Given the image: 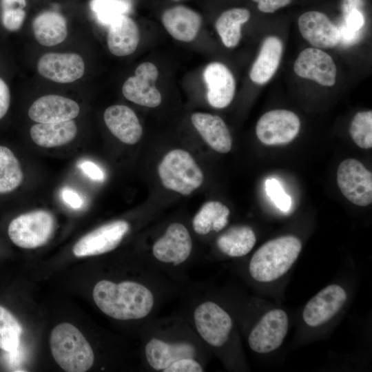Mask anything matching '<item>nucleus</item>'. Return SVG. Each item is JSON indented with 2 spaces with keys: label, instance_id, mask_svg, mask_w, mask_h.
Segmentation results:
<instances>
[{
  "label": "nucleus",
  "instance_id": "nucleus-1",
  "mask_svg": "<svg viewBox=\"0 0 372 372\" xmlns=\"http://www.w3.org/2000/svg\"><path fill=\"white\" fill-rule=\"evenodd\" d=\"M92 296L102 312L121 320L143 318L149 314L154 304L151 290L134 281L115 283L101 280L94 286Z\"/></svg>",
  "mask_w": 372,
  "mask_h": 372
},
{
  "label": "nucleus",
  "instance_id": "nucleus-2",
  "mask_svg": "<svg viewBox=\"0 0 372 372\" xmlns=\"http://www.w3.org/2000/svg\"><path fill=\"white\" fill-rule=\"evenodd\" d=\"M301 249L302 242L294 236L269 240L252 256L249 265V273L260 282L276 280L290 269Z\"/></svg>",
  "mask_w": 372,
  "mask_h": 372
},
{
  "label": "nucleus",
  "instance_id": "nucleus-3",
  "mask_svg": "<svg viewBox=\"0 0 372 372\" xmlns=\"http://www.w3.org/2000/svg\"><path fill=\"white\" fill-rule=\"evenodd\" d=\"M50 346L54 359L65 371L85 372L94 364L90 344L80 330L70 323H61L52 329Z\"/></svg>",
  "mask_w": 372,
  "mask_h": 372
},
{
  "label": "nucleus",
  "instance_id": "nucleus-4",
  "mask_svg": "<svg viewBox=\"0 0 372 372\" xmlns=\"http://www.w3.org/2000/svg\"><path fill=\"white\" fill-rule=\"evenodd\" d=\"M163 186L183 195H189L203 182V173L190 154L180 149L169 152L158 166Z\"/></svg>",
  "mask_w": 372,
  "mask_h": 372
},
{
  "label": "nucleus",
  "instance_id": "nucleus-5",
  "mask_svg": "<svg viewBox=\"0 0 372 372\" xmlns=\"http://www.w3.org/2000/svg\"><path fill=\"white\" fill-rule=\"evenodd\" d=\"M55 229L53 215L43 209L22 214L11 220L8 234L11 241L24 249H34L46 244Z\"/></svg>",
  "mask_w": 372,
  "mask_h": 372
},
{
  "label": "nucleus",
  "instance_id": "nucleus-6",
  "mask_svg": "<svg viewBox=\"0 0 372 372\" xmlns=\"http://www.w3.org/2000/svg\"><path fill=\"white\" fill-rule=\"evenodd\" d=\"M193 317L197 332L207 344L220 347L227 342L233 322L229 313L218 304L211 301L200 303Z\"/></svg>",
  "mask_w": 372,
  "mask_h": 372
},
{
  "label": "nucleus",
  "instance_id": "nucleus-7",
  "mask_svg": "<svg viewBox=\"0 0 372 372\" xmlns=\"http://www.w3.org/2000/svg\"><path fill=\"white\" fill-rule=\"evenodd\" d=\"M337 183L342 194L353 204L365 207L372 202V174L354 158L343 161L337 170Z\"/></svg>",
  "mask_w": 372,
  "mask_h": 372
},
{
  "label": "nucleus",
  "instance_id": "nucleus-8",
  "mask_svg": "<svg viewBox=\"0 0 372 372\" xmlns=\"http://www.w3.org/2000/svg\"><path fill=\"white\" fill-rule=\"evenodd\" d=\"M288 325V316L284 310L274 309L269 311L249 333V347L259 353H267L277 349L286 337Z\"/></svg>",
  "mask_w": 372,
  "mask_h": 372
},
{
  "label": "nucleus",
  "instance_id": "nucleus-9",
  "mask_svg": "<svg viewBox=\"0 0 372 372\" xmlns=\"http://www.w3.org/2000/svg\"><path fill=\"white\" fill-rule=\"evenodd\" d=\"M300 127L298 116L287 110H273L265 113L258 121L256 132L258 139L269 145L290 143Z\"/></svg>",
  "mask_w": 372,
  "mask_h": 372
},
{
  "label": "nucleus",
  "instance_id": "nucleus-10",
  "mask_svg": "<svg viewBox=\"0 0 372 372\" xmlns=\"http://www.w3.org/2000/svg\"><path fill=\"white\" fill-rule=\"evenodd\" d=\"M130 229L123 220L108 223L81 237L72 248L76 257L93 256L114 249Z\"/></svg>",
  "mask_w": 372,
  "mask_h": 372
},
{
  "label": "nucleus",
  "instance_id": "nucleus-11",
  "mask_svg": "<svg viewBox=\"0 0 372 372\" xmlns=\"http://www.w3.org/2000/svg\"><path fill=\"white\" fill-rule=\"evenodd\" d=\"M158 70L152 62H143L135 70L134 75L123 83L122 93L128 101L137 105L156 107L162 102V95L155 85Z\"/></svg>",
  "mask_w": 372,
  "mask_h": 372
},
{
  "label": "nucleus",
  "instance_id": "nucleus-12",
  "mask_svg": "<svg viewBox=\"0 0 372 372\" xmlns=\"http://www.w3.org/2000/svg\"><path fill=\"white\" fill-rule=\"evenodd\" d=\"M347 300L344 289L338 285H330L320 291L304 306L302 318L311 327H319L333 318Z\"/></svg>",
  "mask_w": 372,
  "mask_h": 372
},
{
  "label": "nucleus",
  "instance_id": "nucleus-13",
  "mask_svg": "<svg viewBox=\"0 0 372 372\" xmlns=\"http://www.w3.org/2000/svg\"><path fill=\"white\" fill-rule=\"evenodd\" d=\"M192 250V240L187 229L181 223L168 226L165 234L153 245L154 258L163 263L178 265L185 262Z\"/></svg>",
  "mask_w": 372,
  "mask_h": 372
},
{
  "label": "nucleus",
  "instance_id": "nucleus-14",
  "mask_svg": "<svg viewBox=\"0 0 372 372\" xmlns=\"http://www.w3.org/2000/svg\"><path fill=\"white\" fill-rule=\"evenodd\" d=\"M293 70L298 76L314 81L322 86L331 87L335 83V62L329 54L319 48L302 50L294 63Z\"/></svg>",
  "mask_w": 372,
  "mask_h": 372
},
{
  "label": "nucleus",
  "instance_id": "nucleus-15",
  "mask_svg": "<svg viewBox=\"0 0 372 372\" xmlns=\"http://www.w3.org/2000/svg\"><path fill=\"white\" fill-rule=\"evenodd\" d=\"M39 73L45 79L60 83L74 82L85 72L83 58L75 53H54L43 54L37 63Z\"/></svg>",
  "mask_w": 372,
  "mask_h": 372
},
{
  "label": "nucleus",
  "instance_id": "nucleus-16",
  "mask_svg": "<svg viewBox=\"0 0 372 372\" xmlns=\"http://www.w3.org/2000/svg\"><path fill=\"white\" fill-rule=\"evenodd\" d=\"M298 26L302 37L314 48H332L340 43L338 27L322 12L302 13L298 19Z\"/></svg>",
  "mask_w": 372,
  "mask_h": 372
},
{
  "label": "nucleus",
  "instance_id": "nucleus-17",
  "mask_svg": "<svg viewBox=\"0 0 372 372\" xmlns=\"http://www.w3.org/2000/svg\"><path fill=\"white\" fill-rule=\"evenodd\" d=\"M203 76L209 104L218 109L228 106L236 92V81L231 70L220 62H211L205 68Z\"/></svg>",
  "mask_w": 372,
  "mask_h": 372
},
{
  "label": "nucleus",
  "instance_id": "nucleus-18",
  "mask_svg": "<svg viewBox=\"0 0 372 372\" xmlns=\"http://www.w3.org/2000/svg\"><path fill=\"white\" fill-rule=\"evenodd\" d=\"M80 113L74 100L56 94L39 97L30 105L28 116L37 123H52L73 120Z\"/></svg>",
  "mask_w": 372,
  "mask_h": 372
},
{
  "label": "nucleus",
  "instance_id": "nucleus-19",
  "mask_svg": "<svg viewBox=\"0 0 372 372\" xmlns=\"http://www.w3.org/2000/svg\"><path fill=\"white\" fill-rule=\"evenodd\" d=\"M161 22L174 39L190 42L197 37L203 18L197 11L180 4L165 9L161 14Z\"/></svg>",
  "mask_w": 372,
  "mask_h": 372
},
{
  "label": "nucleus",
  "instance_id": "nucleus-20",
  "mask_svg": "<svg viewBox=\"0 0 372 372\" xmlns=\"http://www.w3.org/2000/svg\"><path fill=\"white\" fill-rule=\"evenodd\" d=\"M103 119L110 132L121 142L134 145L143 135V128L136 113L124 105H113L104 112Z\"/></svg>",
  "mask_w": 372,
  "mask_h": 372
},
{
  "label": "nucleus",
  "instance_id": "nucleus-21",
  "mask_svg": "<svg viewBox=\"0 0 372 372\" xmlns=\"http://www.w3.org/2000/svg\"><path fill=\"white\" fill-rule=\"evenodd\" d=\"M109 25L107 44L110 52L116 56L134 53L140 41V31L135 21L123 14Z\"/></svg>",
  "mask_w": 372,
  "mask_h": 372
},
{
  "label": "nucleus",
  "instance_id": "nucleus-22",
  "mask_svg": "<svg viewBox=\"0 0 372 372\" xmlns=\"http://www.w3.org/2000/svg\"><path fill=\"white\" fill-rule=\"evenodd\" d=\"M145 354L149 365L155 370L164 371L176 360L184 358H194L196 349L185 342H166L152 338L145 347Z\"/></svg>",
  "mask_w": 372,
  "mask_h": 372
},
{
  "label": "nucleus",
  "instance_id": "nucleus-23",
  "mask_svg": "<svg viewBox=\"0 0 372 372\" xmlns=\"http://www.w3.org/2000/svg\"><path fill=\"white\" fill-rule=\"evenodd\" d=\"M191 121L203 140L215 151L227 153L231 150L232 140L225 121L218 116L195 112Z\"/></svg>",
  "mask_w": 372,
  "mask_h": 372
},
{
  "label": "nucleus",
  "instance_id": "nucleus-24",
  "mask_svg": "<svg viewBox=\"0 0 372 372\" xmlns=\"http://www.w3.org/2000/svg\"><path fill=\"white\" fill-rule=\"evenodd\" d=\"M282 54V43L279 38L274 36L265 38L250 70L251 80L257 84L268 82L280 65Z\"/></svg>",
  "mask_w": 372,
  "mask_h": 372
},
{
  "label": "nucleus",
  "instance_id": "nucleus-25",
  "mask_svg": "<svg viewBox=\"0 0 372 372\" xmlns=\"http://www.w3.org/2000/svg\"><path fill=\"white\" fill-rule=\"evenodd\" d=\"M78 132L73 120L52 123H37L32 125L30 134L32 141L42 147H55L65 145L73 141Z\"/></svg>",
  "mask_w": 372,
  "mask_h": 372
},
{
  "label": "nucleus",
  "instance_id": "nucleus-26",
  "mask_svg": "<svg viewBox=\"0 0 372 372\" xmlns=\"http://www.w3.org/2000/svg\"><path fill=\"white\" fill-rule=\"evenodd\" d=\"M34 36L43 46H54L67 37L68 28L65 18L54 11H45L38 14L32 22Z\"/></svg>",
  "mask_w": 372,
  "mask_h": 372
},
{
  "label": "nucleus",
  "instance_id": "nucleus-27",
  "mask_svg": "<svg viewBox=\"0 0 372 372\" xmlns=\"http://www.w3.org/2000/svg\"><path fill=\"white\" fill-rule=\"evenodd\" d=\"M256 242L254 230L249 226H234L223 233L216 240L219 250L234 258L249 254Z\"/></svg>",
  "mask_w": 372,
  "mask_h": 372
},
{
  "label": "nucleus",
  "instance_id": "nucleus-28",
  "mask_svg": "<svg viewBox=\"0 0 372 372\" xmlns=\"http://www.w3.org/2000/svg\"><path fill=\"white\" fill-rule=\"evenodd\" d=\"M251 17L245 8H231L223 12L215 22V28L223 45L232 48L238 45L241 39V26Z\"/></svg>",
  "mask_w": 372,
  "mask_h": 372
},
{
  "label": "nucleus",
  "instance_id": "nucleus-29",
  "mask_svg": "<svg viewBox=\"0 0 372 372\" xmlns=\"http://www.w3.org/2000/svg\"><path fill=\"white\" fill-rule=\"evenodd\" d=\"M229 208L219 201L205 203L193 218L192 226L194 231L200 235H205L211 231H220L228 223Z\"/></svg>",
  "mask_w": 372,
  "mask_h": 372
},
{
  "label": "nucleus",
  "instance_id": "nucleus-30",
  "mask_svg": "<svg viewBox=\"0 0 372 372\" xmlns=\"http://www.w3.org/2000/svg\"><path fill=\"white\" fill-rule=\"evenodd\" d=\"M23 178V169L14 153L9 147L0 145V194L15 191Z\"/></svg>",
  "mask_w": 372,
  "mask_h": 372
},
{
  "label": "nucleus",
  "instance_id": "nucleus-31",
  "mask_svg": "<svg viewBox=\"0 0 372 372\" xmlns=\"http://www.w3.org/2000/svg\"><path fill=\"white\" fill-rule=\"evenodd\" d=\"M22 327L16 318L0 305V349L11 351L19 346Z\"/></svg>",
  "mask_w": 372,
  "mask_h": 372
},
{
  "label": "nucleus",
  "instance_id": "nucleus-32",
  "mask_svg": "<svg viewBox=\"0 0 372 372\" xmlns=\"http://www.w3.org/2000/svg\"><path fill=\"white\" fill-rule=\"evenodd\" d=\"M26 0H0V20L3 27L10 31L19 30L25 19Z\"/></svg>",
  "mask_w": 372,
  "mask_h": 372
},
{
  "label": "nucleus",
  "instance_id": "nucleus-33",
  "mask_svg": "<svg viewBox=\"0 0 372 372\" xmlns=\"http://www.w3.org/2000/svg\"><path fill=\"white\" fill-rule=\"evenodd\" d=\"M350 135L355 144L361 148L372 147V111L358 112L349 127Z\"/></svg>",
  "mask_w": 372,
  "mask_h": 372
},
{
  "label": "nucleus",
  "instance_id": "nucleus-34",
  "mask_svg": "<svg viewBox=\"0 0 372 372\" xmlns=\"http://www.w3.org/2000/svg\"><path fill=\"white\" fill-rule=\"evenodd\" d=\"M91 6L97 19L103 23L110 24L124 14L123 3L118 0H93Z\"/></svg>",
  "mask_w": 372,
  "mask_h": 372
},
{
  "label": "nucleus",
  "instance_id": "nucleus-35",
  "mask_svg": "<svg viewBox=\"0 0 372 372\" xmlns=\"http://www.w3.org/2000/svg\"><path fill=\"white\" fill-rule=\"evenodd\" d=\"M265 191L267 196L276 207L282 211H287L291 207V198L285 193L279 181L275 178L265 181Z\"/></svg>",
  "mask_w": 372,
  "mask_h": 372
},
{
  "label": "nucleus",
  "instance_id": "nucleus-36",
  "mask_svg": "<svg viewBox=\"0 0 372 372\" xmlns=\"http://www.w3.org/2000/svg\"><path fill=\"white\" fill-rule=\"evenodd\" d=\"M200 364L194 358L179 359L169 366L164 372H202Z\"/></svg>",
  "mask_w": 372,
  "mask_h": 372
},
{
  "label": "nucleus",
  "instance_id": "nucleus-37",
  "mask_svg": "<svg viewBox=\"0 0 372 372\" xmlns=\"http://www.w3.org/2000/svg\"><path fill=\"white\" fill-rule=\"evenodd\" d=\"M342 16L343 25L352 31L360 32L364 25V16L360 9H353Z\"/></svg>",
  "mask_w": 372,
  "mask_h": 372
},
{
  "label": "nucleus",
  "instance_id": "nucleus-38",
  "mask_svg": "<svg viewBox=\"0 0 372 372\" xmlns=\"http://www.w3.org/2000/svg\"><path fill=\"white\" fill-rule=\"evenodd\" d=\"M258 9L264 13H273L278 10L289 5L293 0H252Z\"/></svg>",
  "mask_w": 372,
  "mask_h": 372
},
{
  "label": "nucleus",
  "instance_id": "nucleus-39",
  "mask_svg": "<svg viewBox=\"0 0 372 372\" xmlns=\"http://www.w3.org/2000/svg\"><path fill=\"white\" fill-rule=\"evenodd\" d=\"M81 170L90 179L94 181H103L105 179L103 171L94 163L84 161L79 164Z\"/></svg>",
  "mask_w": 372,
  "mask_h": 372
},
{
  "label": "nucleus",
  "instance_id": "nucleus-40",
  "mask_svg": "<svg viewBox=\"0 0 372 372\" xmlns=\"http://www.w3.org/2000/svg\"><path fill=\"white\" fill-rule=\"evenodd\" d=\"M10 104V92L6 81L0 77V120L7 114Z\"/></svg>",
  "mask_w": 372,
  "mask_h": 372
},
{
  "label": "nucleus",
  "instance_id": "nucleus-41",
  "mask_svg": "<svg viewBox=\"0 0 372 372\" xmlns=\"http://www.w3.org/2000/svg\"><path fill=\"white\" fill-rule=\"evenodd\" d=\"M62 198L73 209H79L83 203L81 197L76 192L68 188L63 190Z\"/></svg>",
  "mask_w": 372,
  "mask_h": 372
},
{
  "label": "nucleus",
  "instance_id": "nucleus-42",
  "mask_svg": "<svg viewBox=\"0 0 372 372\" xmlns=\"http://www.w3.org/2000/svg\"><path fill=\"white\" fill-rule=\"evenodd\" d=\"M340 32V43L345 45H349L355 43L360 36L359 32H354L347 27L343 24L338 28Z\"/></svg>",
  "mask_w": 372,
  "mask_h": 372
},
{
  "label": "nucleus",
  "instance_id": "nucleus-43",
  "mask_svg": "<svg viewBox=\"0 0 372 372\" xmlns=\"http://www.w3.org/2000/svg\"><path fill=\"white\" fill-rule=\"evenodd\" d=\"M363 5V0H342V15L353 9H360Z\"/></svg>",
  "mask_w": 372,
  "mask_h": 372
},
{
  "label": "nucleus",
  "instance_id": "nucleus-44",
  "mask_svg": "<svg viewBox=\"0 0 372 372\" xmlns=\"http://www.w3.org/2000/svg\"><path fill=\"white\" fill-rule=\"evenodd\" d=\"M171 1L177 2V1H181V0H171Z\"/></svg>",
  "mask_w": 372,
  "mask_h": 372
}]
</instances>
